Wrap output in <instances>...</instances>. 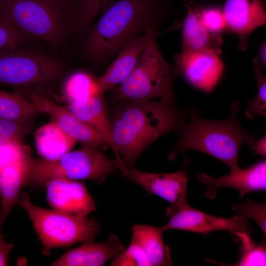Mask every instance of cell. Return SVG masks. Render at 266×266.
<instances>
[{
	"label": "cell",
	"instance_id": "5bb4252c",
	"mask_svg": "<svg viewBox=\"0 0 266 266\" xmlns=\"http://www.w3.org/2000/svg\"><path fill=\"white\" fill-rule=\"evenodd\" d=\"M222 11L227 31L238 37V48L246 50L251 33L266 24L265 2L262 0H226Z\"/></svg>",
	"mask_w": 266,
	"mask_h": 266
},
{
	"label": "cell",
	"instance_id": "8992f818",
	"mask_svg": "<svg viewBox=\"0 0 266 266\" xmlns=\"http://www.w3.org/2000/svg\"><path fill=\"white\" fill-rule=\"evenodd\" d=\"M29 165L28 184L37 186L44 185L48 181L58 178L88 179L101 183L120 169L115 158H108L100 149L84 146L55 160L30 157Z\"/></svg>",
	"mask_w": 266,
	"mask_h": 266
},
{
	"label": "cell",
	"instance_id": "e0dca14e",
	"mask_svg": "<svg viewBox=\"0 0 266 266\" xmlns=\"http://www.w3.org/2000/svg\"><path fill=\"white\" fill-rule=\"evenodd\" d=\"M147 41L145 33L126 42L105 73L98 79L99 92L111 91L125 80L135 66Z\"/></svg>",
	"mask_w": 266,
	"mask_h": 266
},
{
	"label": "cell",
	"instance_id": "d6a6232c",
	"mask_svg": "<svg viewBox=\"0 0 266 266\" xmlns=\"http://www.w3.org/2000/svg\"><path fill=\"white\" fill-rule=\"evenodd\" d=\"M27 121L20 122L0 118V144L19 140L29 129Z\"/></svg>",
	"mask_w": 266,
	"mask_h": 266
},
{
	"label": "cell",
	"instance_id": "4316f807",
	"mask_svg": "<svg viewBox=\"0 0 266 266\" xmlns=\"http://www.w3.org/2000/svg\"><path fill=\"white\" fill-rule=\"evenodd\" d=\"M253 71L257 82L258 91L256 97L249 100L247 103L245 115L250 119L256 116H266V78L257 59L253 61Z\"/></svg>",
	"mask_w": 266,
	"mask_h": 266
},
{
	"label": "cell",
	"instance_id": "52a82bcc",
	"mask_svg": "<svg viewBox=\"0 0 266 266\" xmlns=\"http://www.w3.org/2000/svg\"><path fill=\"white\" fill-rule=\"evenodd\" d=\"M61 0H5L0 14L24 34L58 45L65 34Z\"/></svg>",
	"mask_w": 266,
	"mask_h": 266
},
{
	"label": "cell",
	"instance_id": "7402d4cb",
	"mask_svg": "<svg viewBox=\"0 0 266 266\" xmlns=\"http://www.w3.org/2000/svg\"><path fill=\"white\" fill-rule=\"evenodd\" d=\"M35 142L42 159L55 160L70 151L76 141L52 121L36 131Z\"/></svg>",
	"mask_w": 266,
	"mask_h": 266
},
{
	"label": "cell",
	"instance_id": "3957f363",
	"mask_svg": "<svg viewBox=\"0 0 266 266\" xmlns=\"http://www.w3.org/2000/svg\"><path fill=\"white\" fill-rule=\"evenodd\" d=\"M232 113L226 119L211 121L200 117L195 108L189 111L176 145L169 153L168 160H174L180 153L194 150L207 154L222 162L231 170L238 166V154L241 146L251 147L255 135L248 133L238 123L237 114L239 103L231 106Z\"/></svg>",
	"mask_w": 266,
	"mask_h": 266
},
{
	"label": "cell",
	"instance_id": "4fadbf2b",
	"mask_svg": "<svg viewBox=\"0 0 266 266\" xmlns=\"http://www.w3.org/2000/svg\"><path fill=\"white\" fill-rule=\"evenodd\" d=\"M46 197L52 209L79 217L96 209L94 201L82 182L58 178L46 182Z\"/></svg>",
	"mask_w": 266,
	"mask_h": 266
},
{
	"label": "cell",
	"instance_id": "f546056e",
	"mask_svg": "<svg viewBox=\"0 0 266 266\" xmlns=\"http://www.w3.org/2000/svg\"><path fill=\"white\" fill-rule=\"evenodd\" d=\"M112 266H151L147 254L137 244L131 242L129 247L114 258Z\"/></svg>",
	"mask_w": 266,
	"mask_h": 266
},
{
	"label": "cell",
	"instance_id": "30bf717a",
	"mask_svg": "<svg viewBox=\"0 0 266 266\" xmlns=\"http://www.w3.org/2000/svg\"><path fill=\"white\" fill-rule=\"evenodd\" d=\"M164 231L180 230L207 236L212 232L227 231L235 233L243 232L251 235L252 226L247 219L237 215L230 218L211 215L189 205L173 214L168 222L161 227Z\"/></svg>",
	"mask_w": 266,
	"mask_h": 266
},
{
	"label": "cell",
	"instance_id": "7c38bea8",
	"mask_svg": "<svg viewBox=\"0 0 266 266\" xmlns=\"http://www.w3.org/2000/svg\"><path fill=\"white\" fill-rule=\"evenodd\" d=\"M221 54L213 50L180 52L175 57V65L190 84L208 93L216 86L223 71Z\"/></svg>",
	"mask_w": 266,
	"mask_h": 266
},
{
	"label": "cell",
	"instance_id": "d6986e66",
	"mask_svg": "<svg viewBox=\"0 0 266 266\" xmlns=\"http://www.w3.org/2000/svg\"><path fill=\"white\" fill-rule=\"evenodd\" d=\"M6 166L0 171V229L17 204L22 188L28 184L29 159Z\"/></svg>",
	"mask_w": 266,
	"mask_h": 266
},
{
	"label": "cell",
	"instance_id": "e575fe53",
	"mask_svg": "<svg viewBox=\"0 0 266 266\" xmlns=\"http://www.w3.org/2000/svg\"><path fill=\"white\" fill-rule=\"evenodd\" d=\"M256 154L266 157V136L265 135L263 137L257 140H254L251 147Z\"/></svg>",
	"mask_w": 266,
	"mask_h": 266
},
{
	"label": "cell",
	"instance_id": "484cf974",
	"mask_svg": "<svg viewBox=\"0 0 266 266\" xmlns=\"http://www.w3.org/2000/svg\"><path fill=\"white\" fill-rule=\"evenodd\" d=\"M112 0H78L72 14L73 26L77 31L85 30L96 16Z\"/></svg>",
	"mask_w": 266,
	"mask_h": 266
},
{
	"label": "cell",
	"instance_id": "f35d334b",
	"mask_svg": "<svg viewBox=\"0 0 266 266\" xmlns=\"http://www.w3.org/2000/svg\"><path fill=\"white\" fill-rule=\"evenodd\" d=\"M0 230H1V229H0Z\"/></svg>",
	"mask_w": 266,
	"mask_h": 266
},
{
	"label": "cell",
	"instance_id": "2e32d148",
	"mask_svg": "<svg viewBox=\"0 0 266 266\" xmlns=\"http://www.w3.org/2000/svg\"><path fill=\"white\" fill-rule=\"evenodd\" d=\"M125 249L119 238L111 233L103 242H85L81 246L67 251L50 266H102Z\"/></svg>",
	"mask_w": 266,
	"mask_h": 266
},
{
	"label": "cell",
	"instance_id": "ffe728a7",
	"mask_svg": "<svg viewBox=\"0 0 266 266\" xmlns=\"http://www.w3.org/2000/svg\"><path fill=\"white\" fill-rule=\"evenodd\" d=\"M199 10L197 6L188 7L183 25L180 52L213 50L221 52L223 40L221 35L210 33L202 26Z\"/></svg>",
	"mask_w": 266,
	"mask_h": 266
},
{
	"label": "cell",
	"instance_id": "6da1fadb",
	"mask_svg": "<svg viewBox=\"0 0 266 266\" xmlns=\"http://www.w3.org/2000/svg\"><path fill=\"white\" fill-rule=\"evenodd\" d=\"M187 113L177 106L175 99L116 102L110 118L115 158L122 163L120 169L134 167L141 154L162 136L171 132L179 134Z\"/></svg>",
	"mask_w": 266,
	"mask_h": 266
},
{
	"label": "cell",
	"instance_id": "9c48e42d",
	"mask_svg": "<svg viewBox=\"0 0 266 266\" xmlns=\"http://www.w3.org/2000/svg\"><path fill=\"white\" fill-rule=\"evenodd\" d=\"M120 170L128 180L168 202L169 205L166 210L168 217L189 205L187 201L189 177L184 169L172 173L147 172L135 167H123Z\"/></svg>",
	"mask_w": 266,
	"mask_h": 266
},
{
	"label": "cell",
	"instance_id": "9a60e30c",
	"mask_svg": "<svg viewBox=\"0 0 266 266\" xmlns=\"http://www.w3.org/2000/svg\"><path fill=\"white\" fill-rule=\"evenodd\" d=\"M197 180L206 185L205 197L209 199L217 197V190L220 187H229L238 191L239 197L254 191L266 189V161L264 160L245 168L239 167L231 170L227 175L216 178L204 173L196 175Z\"/></svg>",
	"mask_w": 266,
	"mask_h": 266
},
{
	"label": "cell",
	"instance_id": "83f0119b",
	"mask_svg": "<svg viewBox=\"0 0 266 266\" xmlns=\"http://www.w3.org/2000/svg\"><path fill=\"white\" fill-rule=\"evenodd\" d=\"M232 209L236 215L247 220L252 219L260 227L265 236L266 234V204L265 202H255L247 199L243 202H235Z\"/></svg>",
	"mask_w": 266,
	"mask_h": 266
},
{
	"label": "cell",
	"instance_id": "d590c367",
	"mask_svg": "<svg viewBox=\"0 0 266 266\" xmlns=\"http://www.w3.org/2000/svg\"><path fill=\"white\" fill-rule=\"evenodd\" d=\"M266 42H264L259 50V58L257 59L262 66L265 67L266 65Z\"/></svg>",
	"mask_w": 266,
	"mask_h": 266
},
{
	"label": "cell",
	"instance_id": "74e56055",
	"mask_svg": "<svg viewBox=\"0 0 266 266\" xmlns=\"http://www.w3.org/2000/svg\"><path fill=\"white\" fill-rule=\"evenodd\" d=\"M4 0H0V2L3 1Z\"/></svg>",
	"mask_w": 266,
	"mask_h": 266
},
{
	"label": "cell",
	"instance_id": "44dd1931",
	"mask_svg": "<svg viewBox=\"0 0 266 266\" xmlns=\"http://www.w3.org/2000/svg\"><path fill=\"white\" fill-rule=\"evenodd\" d=\"M132 238L134 242L144 251L152 266H169L173 264L170 248L163 240V232L160 227L135 224L132 227Z\"/></svg>",
	"mask_w": 266,
	"mask_h": 266
},
{
	"label": "cell",
	"instance_id": "cb8c5ba5",
	"mask_svg": "<svg viewBox=\"0 0 266 266\" xmlns=\"http://www.w3.org/2000/svg\"><path fill=\"white\" fill-rule=\"evenodd\" d=\"M240 242V257L238 262L230 265L224 264L213 260L205 261L211 263L221 266H255L266 265V243L263 239L261 243H256L250 237V234L243 233H235Z\"/></svg>",
	"mask_w": 266,
	"mask_h": 266
},
{
	"label": "cell",
	"instance_id": "5b68a950",
	"mask_svg": "<svg viewBox=\"0 0 266 266\" xmlns=\"http://www.w3.org/2000/svg\"><path fill=\"white\" fill-rule=\"evenodd\" d=\"M17 204L28 214L44 254H49L53 248L93 241L101 230L95 218L71 215L35 205L25 192H20Z\"/></svg>",
	"mask_w": 266,
	"mask_h": 266
},
{
	"label": "cell",
	"instance_id": "8d00e7d4",
	"mask_svg": "<svg viewBox=\"0 0 266 266\" xmlns=\"http://www.w3.org/2000/svg\"><path fill=\"white\" fill-rule=\"evenodd\" d=\"M63 1L66 4H69L72 1V0H61Z\"/></svg>",
	"mask_w": 266,
	"mask_h": 266
},
{
	"label": "cell",
	"instance_id": "ac0fdd59",
	"mask_svg": "<svg viewBox=\"0 0 266 266\" xmlns=\"http://www.w3.org/2000/svg\"><path fill=\"white\" fill-rule=\"evenodd\" d=\"M67 107L102 136L115 156L116 152L112 139L110 118L103 94H97L83 100L69 103Z\"/></svg>",
	"mask_w": 266,
	"mask_h": 266
},
{
	"label": "cell",
	"instance_id": "ba28073f",
	"mask_svg": "<svg viewBox=\"0 0 266 266\" xmlns=\"http://www.w3.org/2000/svg\"><path fill=\"white\" fill-rule=\"evenodd\" d=\"M62 70L61 62L44 54L16 48L0 50L1 86L34 91L57 80Z\"/></svg>",
	"mask_w": 266,
	"mask_h": 266
},
{
	"label": "cell",
	"instance_id": "603a6c76",
	"mask_svg": "<svg viewBox=\"0 0 266 266\" xmlns=\"http://www.w3.org/2000/svg\"><path fill=\"white\" fill-rule=\"evenodd\" d=\"M43 113L37 105L20 93L0 90V118L24 122Z\"/></svg>",
	"mask_w": 266,
	"mask_h": 266
},
{
	"label": "cell",
	"instance_id": "8fae6325",
	"mask_svg": "<svg viewBox=\"0 0 266 266\" xmlns=\"http://www.w3.org/2000/svg\"><path fill=\"white\" fill-rule=\"evenodd\" d=\"M48 113L52 121L83 146L101 149L107 146L102 136L93 128L85 123L66 107L55 103L41 94L30 90L16 91Z\"/></svg>",
	"mask_w": 266,
	"mask_h": 266
},
{
	"label": "cell",
	"instance_id": "f1b7e54d",
	"mask_svg": "<svg viewBox=\"0 0 266 266\" xmlns=\"http://www.w3.org/2000/svg\"><path fill=\"white\" fill-rule=\"evenodd\" d=\"M199 19L202 26L213 34L221 35L227 31L222 8L211 6L200 9Z\"/></svg>",
	"mask_w": 266,
	"mask_h": 266
},
{
	"label": "cell",
	"instance_id": "277c9868",
	"mask_svg": "<svg viewBox=\"0 0 266 266\" xmlns=\"http://www.w3.org/2000/svg\"><path fill=\"white\" fill-rule=\"evenodd\" d=\"M158 26L153 23L147 27L146 44L135 66L125 80L111 90V99L115 102L175 99L173 86L180 73L175 64L165 60L158 48Z\"/></svg>",
	"mask_w": 266,
	"mask_h": 266
},
{
	"label": "cell",
	"instance_id": "1f68e13d",
	"mask_svg": "<svg viewBox=\"0 0 266 266\" xmlns=\"http://www.w3.org/2000/svg\"><path fill=\"white\" fill-rule=\"evenodd\" d=\"M29 153L19 140L0 144V171L4 167L26 160Z\"/></svg>",
	"mask_w": 266,
	"mask_h": 266
},
{
	"label": "cell",
	"instance_id": "7a4b0ae2",
	"mask_svg": "<svg viewBox=\"0 0 266 266\" xmlns=\"http://www.w3.org/2000/svg\"><path fill=\"white\" fill-rule=\"evenodd\" d=\"M165 12L161 0H118L109 6L89 32L84 45L87 57L101 61L117 53L134 36L159 24Z\"/></svg>",
	"mask_w": 266,
	"mask_h": 266
},
{
	"label": "cell",
	"instance_id": "4dcf8cb0",
	"mask_svg": "<svg viewBox=\"0 0 266 266\" xmlns=\"http://www.w3.org/2000/svg\"><path fill=\"white\" fill-rule=\"evenodd\" d=\"M29 37L0 14V50L25 44Z\"/></svg>",
	"mask_w": 266,
	"mask_h": 266
},
{
	"label": "cell",
	"instance_id": "d4e9b609",
	"mask_svg": "<svg viewBox=\"0 0 266 266\" xmlns=\"http://www.w3.org/2000/svg\"><path fill=\"white\" fill-rule=\"evenodd\" d=\"M64 91L68 103L83 100L97 94H101L99 92L98 79L82 71L69 76L65 83Z\"/></svg>",
	"mask_w": 266,
	"mask_h": 266
},
{
	"label": "cell",
	"instance_id": "836d02e7",
	"mask_svg": "<svg viewBox=\"0 0 266 266\" xmlns=\"http://www.w3.org/2000/svg\"><path fill=\"white\" fill-rule=\"evenodd\" d=\"M0 230V266H7L8 256L14 247V244L8 243L4 239V236Z\"/></svg>",
	"mask_w": 266,
	"mask_h": 266
}]
</instances>
